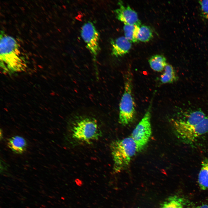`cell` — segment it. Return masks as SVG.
<instances>
[{"mask_svg":"<svg viewBox=\"0 0 208 208\" xmlns=\"http://www.w3.org/2000/svg\"><path fill=\"white\" fill-rule=\"evenodd\" d=\"M172 127L183 142L191 144L208 133V116L201 110L192 112L183 118L173 119Z\"/></svg>","mask_w":208,"mask_h":208,"instance_id":"obj_1","label":"cell"},{"mask_svg":"<svg viewBox=\"0 0 208 208\" xmlns=\"http://www.w3.org/2000/svg\"><path fill=\"white\" fill-rule=\"evenodd\" d=\"M20 46L13 37L3 32L0 38L1 66L3 68L18 70L25 65Z\"/></svg>","mask_w":208,"mask_h":208,"instance_id":"obj_2","label":"cell"},{"mask_svg":"<svg viewBox=\"0 0 208 208\" xmlns=\"http://www.w3.org/2000/svg\"><path fill=\"white\" fill-rule=\"evenodd\" d=\"M110 148L113 161V170L116 173L127 169L132 158L138 152L136 145L130 136L112 142Z\"/></svg>","mask_w":208,"mask_h":208,"instance_id":"obj_3","label":"cell"},{"mask_svg":"<svg viewBox=\"0 0 208 208\" xmlns=\"http://www.w3.org/2000/svg\"><path fill=\"white\" fill-rule=\"evenodd\" d=\"M124 79V91L119 104L118 122L125 126L133 120L136 114L133 93V76L130 70L127 72Z\"/></svg>","mask_w":208,"mask_h":208,"instance_id":"obj_4","label":"cell"},{"mask_svg":"<svg viewBox=\"0 0 208 208\" xmlns=\"http://www.w3.org/2000/svg\"><path fill=\"white\" fill-rule=\"evenodd\" d=\"M72 133L75 139L88 143L97 140L102 136L96 120L90 117L81 118L77 120L72 128Z\"/></svg>","mask_w":208,"mask_h":208,"instance_id":"obj_5","label":"cell"},{"mask_svg":"<svg viewBox=\"0 0 208 208\" xmlns=\"http://www.w3.org/2000/svg\"><path fill=\"white\" fill-rule=\"evenodd\" d=\"M153 97L144 116L130 136L136 145L138 152L141 151L145 147L151 135V118Z\"/></svg>","mask_w":208,"mask_h":208,"instance_id":"obj_6","label":"cell"},{"mask_svg":"<svg viewBox=\"0 0 208 208\" xmlns=\"http://www.w3.org/2000/svg\"><path fill=\"white\" fill-rule=\"evenodd\" d=\"M81 35L86 44L87 47L92 55L93 59L96 60L100 49L99 33L93 23L88 22L82 26Z\"/></svg>","mask_w":208,"mask_h":208,"instance_id":"obj_7","label":"cell"},{"mask_svg":"<svg viewBox=\"0 0 208 208\" xmlns=\"http://www.w3.org/2000/svg\"><path fill=\"white\" fill-rule=\"evenodd\" d=\"M119 7L114 11L117 18L124 24L135 25L140 26L141 23L137 13L129 6H125L121 1L118 2Z\"/></svg>","mask_w":208,"mask_h":208,"instance_id":"obj_8","label":"cell"},{"mask_svg":"<svg viewBox=\"0 0 208 208\" xmlns=\"http://www.w3.org/2000/svg\"><path fill=\"white\" fill-rule=\"evenodd\" d=\"M112 54L116 57L122 56L128 53L131 47V43L125 36H121L111 41Z\"/></svg>","mask_w":208,"mask_h":208,"instance_id":"obj_9","label":"cell"},{"mask_svg":"<svg viewBox=\"0 0 208 208\" xmlns=\"http://www.w3.org/2000/svg\"><path fill=\"white\" fill-rule=\"evenodd\" d=\"M8 145L14 153L21 154L26 150L27 144L24 138L21 136L17 135L9 139Z\"/></svg>","mask_w":208,"mask_h":208,"instance_id":"obj_10","label":"cell"},{"mask_svg":"<svg viewBox=\"0 0 208 208\" xmlns=\"http://www.w3.org/2000/svg\"><path fill=\"white\" fill-rule=\"evenodd\" d=\"M198 181L201 189L208 190V158H205L202 161Z\"/></svg>","mask_w":208,"mask_h":208,"instance_id":"obj_11","label":"cell"},{"mask_svg":"<svg viewBox=\"0 0 208 208\" xmlns=\"http://www.w3.org/2000/svg\"><path fill=\"white\" fill-rule=\"evenodd\" d=\"M151 68L155 71L160 72L164 70L167 63L163 55L156 54L151 57L148 60Z\"/></svg>","mask_w":208,"mask_h":208,"instance_id":"obj_12","label":"cell"},{"mask_svg":"<svg viewBox=\"0 0 208 208\" xmlns=\"http://www.w3.org/2000/svg\"><path fill=\"white\" fill-rule=\"evenodd\" d=\"M164 71L160 77V81L162 84L173 83L178 79V77L172 66L167 63Z\"/></svg>","mask_w":208,"mask_h":208,"instance_id":"obj_13","label":"cell"},{"mask_svg":"<svg viewBox=\"0 0 208 208\" xmlns=\"http://www.w3.org/2000/svg\"><path fill=\"white\" fill-rule=\"evenodd\" d=\"M140 27L135 25L124 24L123 30L125 37L131 43L138 41V38Z\"/></svg>","mask_w":208,"mask_h":208,"instance_id":"obj_14","label":"cell"},{"mask_svg":"<svg viewBox=\"0 0 208 208\" xmlns=\"http://www.w3.org/2000/svg\"><path fill=\"white\" fill-rule=\"evenodd\" d=\"M185 203V201L183 198L173 196L168 198L159 208H183Z\"/></svg>","mask_w":208,"mask_h":208,"instance_id":"obj_15","label":"cell"},{"mask_svg":"<svg viewBox=\"0 0 208 208\" xmlns=\"http://www.w3.org/2000/svg\"><path fill=\"white\" fill-rule=\"evenodd\" d=\"M153 37L152 31L149 26L142 25L140 27L138 38V41L143 42H147L151 40Z\"/></svg>","mask_w":208,"mask_h":208,"instance_id":"obj_16","label":"cell"},{"mask_svg":"<svg viewBox=\"0 0 208 208\" xmlns=\"http://www.w3.org/2000/svg\"><path fill=\"white\" fill-rule=\"evenodd\" d=\"M201 13L204 18L208 19V0L199 1Z\"/></svg>","mask_w":208,"mask_h":208,"instance_id":"obj_17","label":"cell"},{"mask_svg":"<svg viewBox=\"0 0 208 208\" xmlns=\"http://www.w3.org/2000/svg\"><path fill=\"white\" fill-rule=\"evenodd\" d=\"M186 208H208V205L205 204H203L196 207H189Z\"/></svg>","mask_w":208,"mask_h":208,"instance_id":"obj_18","label":"cell"},{"mask_svg":"<svg viewBox=\"0 0 208 208\" xmlns=\"http://www.w3.org/2000/svg\"><path fill=\"white\" fill-rule=\"evenodd\" d=\"M41 192H42V194H45V192L44 190H42L41 191Z\"/></svg>","mask_w":208,"mask_h":208,"instance_id":"obj_19","label":"cell"},{"mask_svg":"<svg viewBox=\"0 0 208 208\" xmlns=\"http://www.w3.org/2000/svg\"><path fill=\"white\" fill-rule=\"evenodd\" d=\"M41 206L42 207L44 208H45L46 207V206L44 205H41Z\"/></svg>","mask_w":208,"mask_h":208,"instance_id":"obj_20","label":"cell"},{"mask_svg":"<svg viewBox=\"0 0 208 208\" xmlns=\"http://www.w3.org/2000/svg\"><path fill=\"white\" fill-rule=\"evenodd\" d=\"M21 200H22L23 201H25V198H21Z\"/></svg>","mask_w":208,"mask_h":208,"instance_id":"obj_21","label":"cell"},{"mask_svg":"<svg viewBox=\"0 0 208 208\" xmlns=\"http://www.w3.org/2000/svg\"><path fill=\"white\" fill-rule=\"evenodd\" d=\"M49 198H51V199H53V198L52 196H49Z\"/></svg>","mask_w":208,"mask_h":208,"instance_id":"obj_22","label":"cell"},{"mask_svg":"<svg viewBox=\"0 0 208 208\" xmlns=\"http://www.w3.org/2000/svg\"><path fill=\"white\" fill-rule=\"evenodd\" d=\"M17 198H18V199L19 200H21V198H20L19 197H18V196H17Z\"/></svg>","mask_w":208,"mask_h":208,"instance_id":"obj_23","label":"cell"},{"mask_svg":"<svg viewBox=\"0 0 208 208\" xmlns=\"http://www.w3.org/2000/svg\"><path fill=\"white\" fill-rule=\"evenodd\" d=\"M47 202H48V203H51V201H47Z\"/></svg>","mask_w":208,"mask_h":208,"instance_id":"obj_24","label":"cell"},{"mask_svg":"<svg viewBox=\"0 0 208 208\" xmlns=\"http://www.w3.org/2000/svg\"><path fill=\"white\" fill-rule=\"evenodd\" d=\"M40 187L41 189H42V185H40Z\"/></svg>","mask_w":208,"mask_h":208,"instance_id":"obj_25","label":"cell"},{"mask_svg":"<svg viewBox=\"0 0 208 208\" xmlns=\"http://www.w3.org/2000/svg\"><path fill=\"white\" fill-rule=\"evenodd\" d=\"M7 189H8V190H9L12 191V190L10 188H7Z\"/></svg>","mask_w":208,"mask_h":208,"instance_id":"obj_26","label":"cell"},{"mask_svg":"<svg viewBox=\"0 0 208 208\" xmlns=\"http://www.w3.org/2000/svg\"><path fill=\"white\" fill-rule=\"evenodd\" d=\"M35 205L36 206H38V205L37 204H35Z\"/></svg>","mask_w":208,"mask_h":208,"instance_id":"obj_27","label":"cell"},{"mask_svg":"<svg viewBox=\"0 0 208 208\" xmlns=\"http://www.w3.org/2000/svg\"><path fill=\"white\" fill-rule=\"evenodd\" d=\"M1 188L2 189V190H3L4 189V188L3 187H1Z\"/></svg>","mask_w":208,"mask_h":208,"instance_id":"obj_28","label":"cell"},{"mask_svg":"<svg viewBox=\"0 0 208 208\" xmlns=\"http://www.w3.org/2000/svg\"><path fill=\"white\" fill-rule=\"evenodd\" d=\"M7 186L8 187H10V188H12V187H11V186H9V185H7Z\"/></svg>","mask_w":208,"mask_h":208,"instance_id":"obj_29","label":"cell"},{"mask_svg":"<svg viewBox=\"0 0 208 208\" xmlns=\"http://www.w3.org/2000/svg\"><path fill=\"white\" fill-rule=\"evenodd\" d=\"M26 207L27 208H30L29 207H28V206H26Z\"/></svg>","mask_w":208,"mask_h":208,"instance_id":"obj_30","label":"cell"},{"mask_svg":"<svg viewBox=\"0 0 208 208\" xmlns=\"http://www.w3.org/2000/svg\"><path fill=\"white\" fill-rule=\"evenodd\" d=\"M52 197H53V198H55V197L54 196H53Z\"/></svg>","mask_w":208,"mask_h":208,"instance_id":"obj_31","label":"cell"},{"mask_svg":"<svg viewBox=\"0 0 208 208\" xmlns=\"http://www.w3.org/2000/svg\"><path fill=\"white\" fill-rule=\"evenodd\" d=\"M25 185V186H26V187H29L28 186H27L26 185Z\"/></svg>","mask_w":208,"mask_h":208,"instance_id":"obj_32","label":"cell"},{"mask_svg":"<svg viewBox=\"0 0 208 208\" xmlns=\"http://www.w3.org/2000/svg\"><path fill=\"white\" fill-rule=\"evenodd\" d=\"M14 192V193L16 194H17V193L16 192Z\"/></svg>","mask_w":208,"mask_h":208,"instance_id":"obj_33","label":"cell"},{"mask_svg":"<svg viewBox=\"0 0 208 208\" xmlns=\"http://www.w3.org/2000/svg\"><path fill=\"white\" fill-rule=\"evenodd\" d=\"M51 205H54V204H53V203H51Z\"/></svg>","mask_w":208,"mask_h":208,"instance_id":"obj_34","label":"cell"},{"mask_svg":"<svg viewBox=\"0 0 208 208\" xmlns=\"http://www.w3.org/2000/svg\"><path fill=\"white\" fill-rule=\"evenodd\" d=\"M41 196H42V197H44V196H43V195H41Z\"/></svg>","mask_w":208,"mask_h":208,"instance_id":"obj_35","label":"cell"},{"mask_svg":"<svg viewBox=\"0 0 208 208\" xmlns=\"http://www.w3.org/2000/svg\"><path fill=\"white\" fill-rule=\"evenodd\" d=\"M32 196H33V197H35V196H34L33 195H32Z\"/></svg>","mask_w":208,"mask_h":208,"instance_id":"obj_36","label":"cell"},{"mask_svg":"<svg viewBox=\"0 0 208 208\" xmlns=\"http://www.w3.org/2000/svg\"><path fill=\"white\" fill-rule=\"evenodd\" d=\"M40 208H44L42 207H40Z\"/></svg>","mask_w":208,"mask_h":208,"instance_id":"obj_37","label":"cell"},{"mask_svg":"<svg viewBox=\"0 0 208 208\" xmlns=\"http://www.w3.org/2000/svg\"><path fill=\"white\" fill-rule=\"evenodd\" d=\"M7 198H10V197L9 198V197H7Z\"/></svg>","mask_w":208,"mask_h":208,"instance_id":"obj_38","label":"cell"},{"mask_svg":"<svg viewBox=\"0 0 208 208\" xmlns=\"http://www.w3.org/2000/svg\"><path fill=\"white\" fill-rule=\"evenodd\" d=\"M11 208V207H10V208Z\"/></svg>","mask_w":208,"mask_h":208,"instance_id":"obj_39","label":"cell"}]
</instances>
